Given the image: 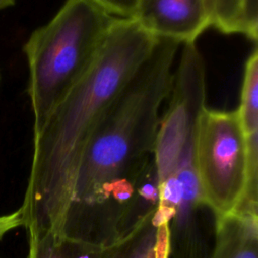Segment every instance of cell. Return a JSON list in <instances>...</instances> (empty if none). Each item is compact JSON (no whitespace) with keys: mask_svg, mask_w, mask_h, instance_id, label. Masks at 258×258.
Returning <instances> with one entry per match:
<instances>
[{"mask_svg":"<svg viewBox=\"0 0 258 258\" xmlns=\"http://www.w3.org/2000/svg\"><path fill=\"white\" fill-rule=\"evenodd\" d=\"M157 37L118 18L96 60L33 134V154L19 211L28 235L60 237L82 150L105 111L150 54Z\"/></svg>","mask_w":258,"mask_h":258,"instance_id":"cell-1","label":"cell"},{"mask_svg":"<svg viewBox=\"0 0 258 258\" xmlns=\"http://www.w3.org/2000/svg\"><path fill=\"white\" fill-rule=\"evenodd\" d=\"M118 17L92 0H66L24 44L33 134L90 70Z\"/></svg>","mask_w":258,"mask_h":258,"instance_id":"cell-2","label":"cell"},{"mask_svg":"<svg viewBox=\"0 0 258 258\" xmlns=\"http://www.w3.org/2000/svg\"><path fill=\"white\" fill-rule=\"evenodd\" d=\"M202 199L216 220L234 212L246 186L248 155L237 110L204 111L195 144Z\"/></svg>","mask_w":258,"mask_h":258,"instance_id":"cell-3","label":"cell"},{"mask_svg":"<svg viewBox=\"0 0 258 258\" xmlns=\"http://www.w3.org/2000/svg\"><path fill=\"white\" fill-rule=\"evenodd\" d=\"M132 19L154 37L180 44L197 42L210 28L204 0H139Z\"/></svg>","mask_w":258,"mask_h":258,"instance_id":"cell-4","label":"cell"},{"mask_svg":"<svg viewBox=\"0 0 258 258\" xmlns=\"http://www.w3.org/2000/svg\"><path fill=\"white\" fill-rule=\"evenodd\" d=\"M209 258H258V216L232 212L218 218Z\"/></svg>","mask_w":258,"mask_h":258,"instance_id":"cell-5","label":"cell"},{"mask_svg":"<svg viewBox=\"0 0 258 258\" xmlns=\"http://www.w3.org/2000/svg\"><path fill=\"white\" fill-rule=\"evenodd\" d=\"M210 27L224 34L258 37V0H204Z\"/></svg>","mask_w":258,"mask_h":258,"instance_id":"cell-6","label":"cell"},{"mask_svg":"<svg viewBox=\"0 0 258 258\" xmlns=\"http://www.w3.org/2000/svg\"><path fill=\"white\" fill-rule=\"evenodd\" d=\"M166 227L156 210L130 233L102 246L99 258H149Z\"/></svg>","mask_w":258,"mask_h":258,"instance_id":"cell-7","label":"cell"},{"mask_svg":"<svg viewBox=\"0 0 258 258\" xmlns=\"http://www.w3.org/2000/svg\"><path fill=\"white\" fill-rule=\"evenodd\" d=\"M27 258H97L96 252L50 233L28 235Z\"/></svg>","mask_w":258,"mask_h":258,"instance_id":"cell-8","label":"cell"},{"mask_svg":"<svg viewBox=\"0 0 258 258\" xmlns=\"http://www.w3.org/2000/svg\"><path fill=\"white\" fill-rule=\"evenodd\" d=\"M118 18H132L139 0H92Z\"/></svg>","mask_w":258,"mask_h":258,"instance_id":"cell-9","label":"cell"},{"mask_svg":"<svg viewBox=\"0 0 258 258\" xmlns=\"http://www.w3.org/2000/svg\"><path fill=\"white\" fill-rule=\"evenodd\" d=\"M19 226H22L21 214L19 210L9 215L0 216V240L7 232Z\"/></svg>","mask_w":258,"mask_h":258,"instance_id":"cell-10","label":"cell"},{"mask_svg":"<svg viewBox=\"0 0 258 258\" xmlns=\"http://www.w3.org/2000/svg\"><path fill=\"white\" fill-rule=\"evenodd\" d=\"M169 256V238L167 227L163 230L155 248L149 258H168Z\"/></svg>","mask_w":258,"mask_h":258,"instance_id":"cell-11","label":"cell"},{"mask_svg":"<svg viewBox=\"0 0 258 258\" xmlns=\"http://www.w3.org/2000/svg\"><path fill=\"white\" fill-rule=\"evenodd\" d=\"M16 0H0V10H3L7 7L13 6L15 4Z\"/></svg>","mask_w":258,"mask_h":258,"instance_id":"cell-12","label":"cell"}]
</instances>
